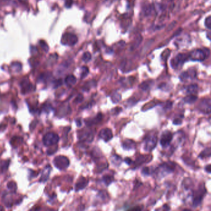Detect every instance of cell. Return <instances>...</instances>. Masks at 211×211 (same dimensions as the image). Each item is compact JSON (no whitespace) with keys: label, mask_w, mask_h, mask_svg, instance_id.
I'll list each match as a JSON object with an SVG mask.
<instances>
[{"label":"cell","mask_w":211,"mask_h":211,"mask_svg":"<svg viewBox=\"0 0 211 211\" xmlns=\"http://www.w3.org/2000/svg\"><path fill=\"white\" fill-rule=\"evenodd\" d=\"M144 12L146 15H149L150 13H151V8L150 6H147V7H146V9L144 10Z\"/></svg>","instance_id":"obj_38"},{"label":"cell","mask_w":211,"mask_h":211,"mask_svg":"<svg viewBox=\"0 0 211 211\" xmlns=\"http://www.w3.org/2000/svg\"><path fill=\"white\" fill-rule=\"evenodd\" d=\"M65 82L68 86H72L76 84V78L75 76H74L72 75H70L66 77L65 79Z\"/></svg>","instance_id":"obj_17"},{"label":"cell","mask_w":211,"mask_h":211,"mask_svg":"<svg viewBox=\"0 0 211 211\" xmlns=\"http://www.w3.org/2000/svg\"><path fill=\"white\" fill-rule=\"evenodd\" d=\"M167 54H165V55H162V58L164 59V60H166V59H167V58H168V57H169V55H170V51L169 50H167V53H166Z\"/></svg>","instance_id":"obj_34"},{"label":"cell","mask_w":211,"mask_h":211,"mask_svg":"<svg viewBox=\"0 0 211 211\" xmlns=\"http://www.w3.org/2000/svg\"><path fill=\"white\" fill-rule=\"evenodd\" d=\"M210 168H211V167H210V165H207L206 167V168H205V170L208 173H210V172H211V170H210Z\"/></svg>","instance_id":"obj_39"},{"label":"cell","mask_w":211,"mask_h":211,"mask_svg":"<svg viewBox=\"0 0 211 211\" xmlns=\"http://www.w3.org/2000/svg\"><path fill=\"white\" fill-rule=\"evenodd\" d=\"M142 173L144 175H149L150 174V170L149 167H144L142 170Z\"/></svg>","instance_id":"obj_30"},{"label":"cell","mask_w":211,"mask_h":211,"mask_svg":"<svg viewBox=\"0 0 211 211\" xmlns=\"http://www.w3.org/2000/svg\"><path fill=\"white\" fill-rule=\"evenodd\" d=\"M210 148L207 147L202 152H201V153L199 155V157L202 159L205 158H209L210 157Z\"/></svg>","instance_id":"obj_19"},{"label":"cell","mask_w":211,"mask_h":211,"mask_svg":"<svg viewBox=\"0 0 211 211\" xmlns=\"http://www.w3.org/2000/svg\"><path fill=\"white\" fill-rule=\"evenodd\" d=\"M136 144L135 142L130 139H126L125 141L123 142L122 144V147L125 150H132V149H134L136 148Z\"/></svg>","instance_id":"obj_14"},{"label":"cell","mask_w":211,"mask_h":211,"mask_svg":"<svg viewBox=\"0 0 211 211\" xmlns=\"http://www.w3.org/2000/svg\"><path fill=\"white\" fill-rule=\"evenodd\" d=\"M182 123V120L179 119V118H176V119H175L173 121V123L174 124V125H181Z\"/></svg>","instance_id":"obj_33"},{"label":"cell","mask_w":211,"mask_h":211,"mask_svg":"<svg viewBox=\"0 0 211 211\" xmlns=\"http://www.w3.org/2000/svg\"><path fill=\"white\" fill-rule=\"evenodd\" d=\"M205 26L209 29L211 28V16H209L206 19L205 21Z\"/></svg>","instance_id":"obj_29"},{"label":"cell","mask_w":211,"mask_h":211,"mask_svg":"<svg viewBox=\"0 0 211 211\" xmlns=\"http://www.w3.org/2000/svg\"><path fill=\"white\" fill-rule=\"evenodd\" d=\"M198 90V86L197 84H191L188 85L187 88V91L189 94H193L197 93Z\"/></svg>","instance_id":"obj_18"},{"label":"cell","mask_w":211,"mask_h":211,"mask_svg":"<svg viewBox=\"0 0 211 211\" xmlns=\"http://www.w3.org/2000/svg\"><path fill=\"white\" fill-rule=\"evenodd\" d=\"M88 180H87L84 177H81L76 184V190L78 191L79 190L84 189L88 185Z\"/></svg>","instance_id":"obj_15"},{"label":"cell","mask_w":211,"mask_h":211,"mask_svg":"<svg viewBox=\"0 0 211 211\" xmlns=\"http://www.w3.org/2000/svg\"><path fill=\"white\" fill-rule=\"evenodd\" d=\"M40 45L42 46V47L43 49H44L45 50H46V52L48 51V47L47 46V43H46L44 41H42V40L40 41Z\"/></svg>","instance_id":"obj_31"},{"label":"cell","mask_w":211,"mask_h":211,"mask_svg":"<svg viewBox=\"0 0 211 211\" xmlns=\"http://www.w3.org/2000/svg\"><path fill=\"white\" fill-rule=\"evenodd\" d=\"M197 99V97L193 95V94H191L190 95H188V96H187L186 97L184 98V101L185 103H194Z\"/></svg>","instance_id":"obj_20"},{"label":"cell","mask_w":211,"mask_h":211,"mask_svg":"<svg viewBox=\"0 0 211 211\" xmlns=\"http://www.w3.org/2000/svg\"><path fill=\"white\" fill-rule=\"evenodd\" d=\"M196 73L195 71L190 70L189 71L183 72V73H182L180 76H179V78H180L181 80H182V81H184V80L188 79V78L193 79L196 77Z\"/></svg>","instance_id":"obj_13"},{"label":"cell","mask_w":211,"mask_h":211,"mask_svg":"<svg viewBox=\"0 0 211 211\" xmlns=\"http://www.w3.org/2000/svg\"><path fill=\"white\" fill-rule=\"evenodd\" d=\"M59 140V138L58 135L54 133H48L44 137V143L47 146L53 145L57 143V141Z\"/></svg>","instance_id":"obj_11"},{"label":"cell","mask_w":211,"mask_h":211,"mask_svg":"<svg viewBox=\"0 0 211 211\" xmlns=\"http://www.w3.org/2000/svg\"><path fill=\"white\" fill-rule=\"evenodd\" d=\"M76 123H77V125H78V126H81V123H80V120H76Z\"/></svg>","instance_id":"obj_40"},{"label":"cell","mask_w":211,"mask_h":211,"mask_svg":"<svg viewBox=\"0 0 211 211\" xmlns=\"http://www.w3.org/2000/svg\"><path fill=\"white\" fill-rule=\"evenodd\" d=\"M88 74H89V69H88V67H85V66L83 67V68H82L81 76H80V77H81V79L85 78L88 75Z\"/></svg>","instance_id":"obj_28"},{"label":"cell","mask_w":211,"mask_h":211,"mask_svg":"<svg viewBox=\"0 0 211 211\" xmlns=\"http://www.w3.org/2000/svg\"><path fill=\"white\" fill-rule=\"evenodd\" d=\"M210 54L209 49H204V50L201 49H197L191 52L189 54V58L193 61H202L209 57Z\"/></svg>","instance_id":"obj_2"},{"label":"cell","mask_w":211,"mask_h":211,"mask_svg":"<svg viewBox=\"0 0 211 211\" xmlns=\"http://www.w3.org/2000/svg\"><path fill=\"white\" fill-rule=\"evenodd\" d=\"M78 42V37L71 33H66L63 34L61 38V43L65 45L72 46Z\"/></svg>","instance_id":"obj_6"},{"label":"cell","mask_w":211,"mask_h":211,"mask_svg":"<svg viewBox=\"0 0 211 211\" xmlns=\"http://www.w3.org/2000/svg\"><path fill=\"white\" fill-rule=\"evenodd\" d=\"M125 163H126V164H128V165H131V164H132L133 161H132V160H131V159H130V158H126V159H125Z\"/></svg>","instance_id":"obj_37"},{"label":"cell","mask_w":211,"mask_h":211,"mask_svg":"<svg viewBox=\"0 0 211 211\" xmlns=\"http://www.w3.org/2000/svg\"><path fill=\"white\" fill-rule=\"evenodd\" d=\"M83 99H84L83 95H82L81 94H79V95L78 96V97L76 98V100H75V102H76V103H80V102H81L83 100Z\"/></svg>","instance_id":"obj_32"},{"label":"cell","mask_w":211,"mask_h":211,"mask_svg":"<svg viewBox=\"0 0 211 211\" xmlns=\"http://www.w3.org/2000/svg\"><path fill=\"white\" fill-rule=\"evenodd\" d=\"M114 180V177L111 175H105L103 177V181L107 186L110 185Z\"/></svg>","instance_id":"obj_22"},{"label":"cell","mask_w":211,"mask_h":211,"mask_svg":"<svg viewBox=\"0 0 211 211\" xmlns=\"http://www.w3.org/2000/svg\"><path fill=\"white\" fill-rule=\"evenodd\" d=\"M206 193V190L204 187H200L198 189L194 191L193 194V206L197 207L202 202L204 195Z\"/></svg>","instance_id":"obj_3"},{"label":"cell","mask_w":211,"mask_h":211,"mask_svg":"<svg viewBox=\"0 0 211 211\" xmlns=\"http://www.w3.org/2000/svg\"><path fill=\"white\" fill-rule=\"evenodd\" d=\"M151 83L148 81H145L139 85V88L144 91H147L151 89Z\"/></svg>","instance_id":"obj_23"},{"label":"cell","mask_w":211,"mask_h":211,"mask_svg":"<svg viewBox=\"0 0 211 211\" xmlns=\"http://www.w3.org/2000/svg\"><path fill=\"white\" fill-rule=\"evenodd\" d=\"M103 118V115L102 113L97 114L95 117L87 119L85 120V124L88 126H91L92 125H96V124L100 123Z\"/></svg>","instance_id":"obj_12"},{"label":"cell","mask_w":211,"mask_h":211,"mask_svg":"<svg viewBox=\"0 0 211 211\" xmlns=\"http://www.w3.org/2000/svg\"><path fill=\"white\" fill-rule=\"evenodd\" d=\"M111 162L116 166H119L121 164L122 161L121 158L120 156H117V155H113V156L111 157Z\"/></svg>","instance_id":"obj_21"},{"label":"cell","mask_w":211,"mask_h":211,"mask_svg":"<svg viewBox=\"0 0 211 211\" xmlns=\"http://www.w3.org/2000/svg\"><path fill=\"white\" fill-rule=\"evenodd\" d=\"M91 54L89 52H85L83 54V60L85 62V63H88L90 60H91Z\"/></svg>","instance_id":"obj_27"},{"label":"cell","mask_w":211,"mask_h":211,"mask_svg":"<svg viewBox=\"0 0 211 211\" xmlns=\"http://www.w3.org/2000/svg\"><path fill=\"white\" fill-rule=\"evenodd\" d=\"M187 59V55L179 53L171 61V66L173 69H178L181 67Z\"/></svg>","instance_id":"obj_5"},{"label":"cell","mask_w":211,"mask_h":211,"mask_svg":"<svg viewBox=\"0 0 211 211\" xmlns=\"http://www.w3.org/2000/svg\"><path fill=\"white\" fill-rule=\"evenodd\" d=\"M72 4V0H67L66 2V7L67 8H70Z\"/></svg>","instance_id":"obj_36"},{"label":"cell","mask_w":211,"mask_h":211,"mask_svg":"<svg viewBox=\"0 0 211 211\" xmlns=\"http://www.w3.org/2000/svg\"><path fill=\"white\" fill-rule=\"evenodd\" d=\"M200 111L204 114H209L210 113L211 105L210 98H203L200 102L198 106Z\"/></svg>","instance_id":"obj_8"},{"label":"cell","mask_w":211,"mask_h":211,"mask_svg":"<svg viewBox=\"0 0 211 211\" xmlns=\"http://www.w3.org/2000/svg\"><path fill=\"white\" fill-rule=\"evenodd\" d=\"M157 143V137L154 135L148 136L144 142V150L151 152L156 147Z\"/></svg>","instance_id":"obj_4"},{"label":"cell","mask_w":211,"mask_h":211,"mask_svg":"<svg viewBox=\"0 0 211 211\" xmlns=\"http://www.w3.org/2000/svg\"><path fill=\"white\" fill-rule=\"evenodd\" d=\"M111 99L114 103H118L121 100V95L119 94L118 93H115V94H113L112 95H111Z\"/></svg>","instance_id":"obj_25"},{"label":"cell","mask_w":211,"mask_h":211,"mask_svg":"<svg viewBox=\"0 0 211 211\" xmlns=\"http://www.w3.org/2000/svg\"><path fill=\"white\" fill-rule=\"evenodd\" d=\"M175 164L173 162L164 163L160 165L156 170V174L157 177H164L166 175H168L174 171L175 169Z\"/></svg>","instance_id":"obj_1"},{"label":"cell","mask_w":211,"mask_h":211,"mask_svg":"<svg viewBox=\"0 0 211 211\" xmlns=\"http://www.w3.org/2000/svg\"><path fill=\"white\" fill-rule=\"evenodd\" d=\"M146 160H147V158L144 156H140L139 157L137 158V159L136 160L135 162H134V164L136 166H140L141 165L143 164L144 163L146 162Z\"/></svg>","instance_id":"obj_24"},{"label":"cell","mask_w":211,"mask_h":211,"mask_svg":"<svg viewBox=\"0 0 211 211\" xmlns=\"http://www.w3.org/2000/svg\"><path fill=\"white\" fill-rule=\"evenodd\" d=\"M173 139V134L170 131H165L161 135V138L160 140V145L162 147L165 148L168 147Z\"/></svg>","instance_id":"obj_7"},{"label":"cell","mask_w":211,"mask_h":211,"mask_svg":"<svg viewBox=\"0 0 211 211\" xmlns=\"http://www.w3.org/2000/svg\"><path fill=\"white\" fill-rule=\"evenodd\" d=\"M172 104H173V103L170 102V101L167 102V103H166V105L165 106V108L167 109H167H170L172 108Z\"/></svg>","instance_id":"obj_35"},{"label":"cell","mask_w":211,"mask_h":211,"mask_svg":"<svg viewBox=\"0 0 211 211\" xmlns=\"http://www.w3.org/2000/svg\"><path fill=\"white\" fill-rule=\"evenodd\" d=\"M141 40H142V37L141 36H139L137 38V39L135 40L134 42L133 43V44L132 45L131 49L134 50V49L136 48L137 47H138V46L139 45V44L141 42Z\"/></svg>","instance_id":"obj_26"},{"label":"cell","mask_w":211,"mask_h":211,"mask_svg":"<svg viewBox=\"0 0 211 211\" xmlns=\"http://www.w3.org/2000/svg\"><path fill=\"white\" fill-rule=\"evenodd\" d=\"M80 138L83 141H88L90 142L94 139V134H92L91 131H85V133H84L81 136V137H80Z\"/></svg>","instance_id":"obj_16"},{"label":"cell","mask_w":211,"mask_h":211,"mask_svg":"<svg viewBox=\"0 0 211 211\" xmlns=\"http://www.w3.org/2000/svg\"><path fill=\"white\" fill-rule=\"evenodd\" d=\"M99 138L102 139L105 142H108L113 138V133L109 128H104L102 129L98 134Z\"/></svg>","instance_id":"obj_10"},{"label":"cell","mask_w":211,"mask_h":211,"mask_svg":"<svg viewBox=\"0 0 211 211\" xmlns=\"http://www.w3.org/2000/svg\"><path fill=\"white\" fill-rule=\"evenodd\" d=\"M55 165L60 169H65L69 166L70 162L66 157L63 156H58L55 159Z\"/></svg>","instance_id":"obj_9"}]
</instances>
